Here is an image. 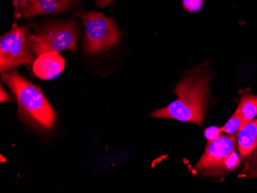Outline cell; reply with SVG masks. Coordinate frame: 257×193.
Segmentation results:
<instances>
[{
  "label": "cell",
  "mask_w": 257,
  "mask_h": 193,
  "mask_svg": "<svg viewBox=\"0 0 257 193\" xmlns=\"http://www.w3.org/2000/svg\"><path fill=\"white\" fill-rule=\"evenodd\" d=\"M213 77L207 62L193 68L173 89L177 99L167 107L154 111L152 117L193 122L200 126L204 120L209 85Z\"/></svg>",
  "instance_id": "obj_1"
},
{
  "label": "cell",
  "mask_w": 257,
  "mask_h": 193,
  "mask_svg": "<svg viewBox=\"0 0 257 193\" xmlns=\"http://www.w3.org/2000/svg\"><path fill=\"white\" fill-rule=\"evenodd\" d=\"M3 82L14 93L20 119L33 129L49 131L56 121V112L42 89L22 76L17 70L1 73Z\"/></svg>",
  "instance_id": "obj_2"
},
{
  "label": "cell",
  "mask_w": 257,
  "mask_h": 193,
  "mask_svg": "<svg viewBox=\"0 0 257 193\" xmlns=\"http://www.w3.org/2000/svg\"><path fill=\"white\" fill-rule=\"evenodd\" d=\"M79 25L76 20L56 22L37 27L31 34L32 48L36 57L46 52L77 50Z\"/></svg>",
  "instance_id": "obj_3"
},
{
  "label": "cell",
  "mask_w": 257,
  "mask_h": 193,
  "mask_svg": "<svg viewBox=\"0 0 257 193\" xmlns=\"http://www.w3.org/2000/svg\"><path fill=\"white\" fill-rule=\"evenodd\" d=\"M28 27L14 22L11 30L0 39V72L10 71L19 66H29L36 60Z\"/></svg>",
  "instance_id": "obj_4"
},
{
  "label": "cell",
  "mask_w": 257,
  "mask_h": 193,
  "mask_svg": "<svg viewBox=\"0 0 257 193\" xmlns=\"http://www.w3.org/2000/svg\"><path fill=\"white\" fill-rule=\"evenodd\" d=\"M81 20L84 27L85 53L98 54L115 47L120 40L122 34L114 20L102 13L85 12Z\"/></svg>",
  "instance_id": "obj_5"
},
{
  "label": "cell",
  "mask_w": 257,
  "mask_h": 193,
  "mask_svg": "<svg viewBox=\"0 0 257 193\" xmlns=\"http://www.w3.org/2000/svg\"><path fill=\"white\" fill-rule=\"evenodd\" d=\"M235 148L234 135H220L218 139L208 142L204 154L196 165V168L205 169L220 167L226 157L234 152Z\"/></svg>",
  "instance_id": "obj_6"
},
{
  "label": "cell",
  "mask_w": 257,
  "mask_h": 193,
  "mask_svg": "<svg viewBox=\"0 0 257 193\" xmlns=\"http://www.w3.org/2000/svg\"><path fill=\"white\" fill-rule=\"evenodd\" d=\"M66 66V60L56 51L46 52L37 56L33 63L35 76L43 80H53L61 74Z\"/></svg>",
  "instance_id": "obj_7"
},
{
  "label": "cell",
  "mask_w": 257,
  "mask_h": 193,
  "mask_svg": "<svg viewBox=\"0 0 257 193\" xmlns=\"http://www.w3.org/2000/svg\"><path fill=\"white\" fill-rule=\"evenodd\" d=\"M74 0H37L20 10L17 18H33L38 16L56 14L71 7Z\"/></svg>",
  "instance_id": "obj_8"
},
{
  "label": "cell",
  "mask_w": 257,
  "mask_h": 193,
  "mask_svg": "<svg viewBox=\"0 0 257 193\" xmlns=\"http://www.w3.org/2000/svg\"><path fill=\"white\" fill-rule=\"evenodd\" d=\"M237 136L239 155L242 158L247 156L257 146V119L245 124Z\"/></svg>",
  "instance_id": "obj_9"
},
{
  "label": "cell",
  "mask_w": 257,
  "mask_h": 193,
  "mask_svg": "<svg viewBox=\"0 0 257 193\" xmlns=\"http://www.w3.org/2000/svg\"><path fill=\"white\" fill-rule=\"evenodd\" d=\"M236 109L242 116L244 123L253 120L257 116V97L248 93L244 94Z\"/></svg>",
  "instance_id": "obj_10"
},
{
  "label": "cell",
  "mask_w": 257,
  "mask_h": 193,
  "mask_svg": "<svg viewBox=\"0 0 257 193\" xmlns=\"http://www.w3.org/2000/svg\"><path fill=\"white\" fill-rule=\"evenodd\" d=\"M245 125L242 116L239 114L237 109L235 111L234 113L231 116L230 119L226 122L223 128V132L225 133L232 135V134L238 133L241 128Z\"/></svg>",
  "instance_id": "obj_11"
},
{
  "label": "cell",
  "mask_w": 257,
  "mask_h": 193,
  "mask_svg": "<svg viewBox=\"0 0 257 193\" xmlns=\"http://www.w3.org/2000/svg\"><path fill=\"white\" fill-rule=\"evenodd\" d=\"M239 164V155L236 153V151L232 152L229 156L226 157V159L223 161L222 165H220L221 168H223L225 171H232L237 168Z\"/></svg>",
  "instance_id": "obj_12"
},
{
  "label": "cell",
  "mask_w": 257,
  "mask_h": 193,
  "mask_svg": "<svg viewBox=\"0 0 257 193\" xmlns=\"http://www.w3.org/2000/svg\"><path fill=\"white\" fill-rule=\"evenodd\" d=\"M204 0H182L183 8L190 13L198 12L201 10Z\"/></svg>",
  "instance_id": "obj_13"
},
{
  "label": "cell",
  "mask_w": 257,
  "mask_h": 193,
  "mask_svg": "<svg viewBox=\"0 0 257 193\" xmlns=\"http://www.w3.org/2000/svg\"><path fill=\"white\" fill-rule=\"evenodd\" d=\"M222 132H223V128L222 127L210 126L205 130V137L207 139L208 142H212V141L218 139L220 136Z\"/></svg>",
  "instance_id": "obj_14"
},
{
  "label": "cell",
  "mask_w": 257,
  "mask_h": 193,
  "mask_svg": "<svg viewBox=\"0 0 257 193\" xmlns=\"http://www.w3.org/2000/svg\"><path fill=\"white\" fill-rule=\"evenodd\" d=\"M37 0H17V2L14 3V5L15 7V17H17L20 14V10L25 8L27 6L33 4Z\"/></svg>",
  "instance_id": "obj_15"
},
{
  "label": "cell",
  "mask_w": 257,
  "mask_h": 193,
  "mask_svg": "<svg viewBox=\"0 0 257 193\" xmlns=\"http://www.w3.org/2000/svg\"><path fill=\"white\" fill-rule=\"evenodd\" d=\"M12 99L7 91L4 89V86L1 85L0 86V102L1 103H7V102H11Z\"/></svg>",
  "instance_id": "obj_16"
},
{
  "label": "cell",
  "mask_w": 257,
  "mask_h": 193,
  "mask_svg": "<svg viewBox=\"0 0 257 193\" xmlns=\"http://www.w3.org/2000/svg\"><path fill=\"white\" fill-rule=\"evenodd\" d=\"M96 5L99 7H106V6L110 4L113 0H95Z\"/></svg>",
  "instance_id": "obj_17"
},
{
  "label": "cell",
  "mask_w": 257,
  "mask_h": 193,
  "mask_svg": "<svg viewBox=\"0 0 257 193\" xmlns=\"http://www.w3.org/2000/svg\"><path fill=\"white\" fill-rule=\"evenodd\" d=\"M17 2V0H14V3Z\"/></svg>",
  "instance_id": "obj_18"
}]
</instances>
